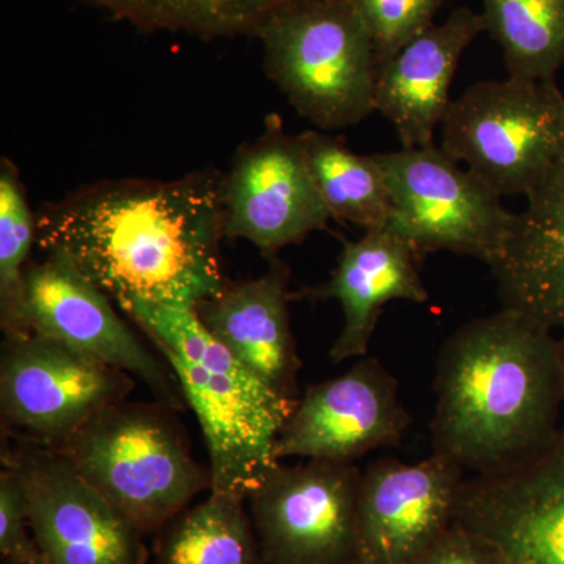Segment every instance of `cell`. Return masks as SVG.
Listing matches in <instances>:
<instances>
[{
    "label": "cell",
    "mask_w": 564,
    "mask_h": 564,
    "mask_svg": "<svg viewBox=\"0 0 564 564\" xmlns=\"http://www.w3.org/2000/svg\"><path fill=\"white\" fill-rule=\"evenodd\" d=\"M223 176L85 185L36 212V245L61 254L121 310L143 302L195 310L226 284Z\"/></svg>",
    "instance_id": "obj_1"
},
{
    "label": "cell",
    "mask_w": 564,
    "mask_h": 564,
    "mask_svg": "<svg viewBox=\"0 0 564 564\" xmlns=\"http://www.w3.org/2000/svg\"><path fill=\"white\" fill-rule=\"evenodd\" d=\"M436 397L433 454L469 475L524 462L563 426L560 340L552 329L503 307L475 318L441 350Z\"/></svg>",
    "instance_id": "obj_2"
},
{
    "label": "cell",
    "mask_w": 564,
    "mask_h": 564,
    "mask_svg": "<svg viewBox=\"0 0 564 564\" xmlns=\"http://www.w3.org/2000/svg\"><path fill=\"white\" fill-rule=\"evenodd\" d=\"M122 313L172 367L207 452L209 492L248 500L274 466L276 444L296 400L281 395L237 361L195 310L137 302Z\"/></svg>",
    "instance_id": "obj_3"
},
{
    "label": "cell",
    "mask_w": 564,
    "mask_h": 564,
    "mask_svg": "<svg viewBox=\"0 0 564 564\" xmlns=\"http://www.w3.org/2000/svg\"><path fill=\"white\" fill-rule=\"evenodd\" d=\"M166 404L120 402L99 411L58 452L141 533L185 510L210 475L195 462Z\"/></svg>",
    "instance_id": "obj_4"
},
{
    "label": "cell",
    "mask_w": 564,
    "mask_h": 564,
    "mask_svg": "<svg viewBox=\"0 0 564 564\" xmlns=\"http://www.w3.org/2000/svg\"><path fill=\"white\" fill-rule=\"evenodd\" d=\"M256 39L269 79L317 128H351L373 113L380 66L351 0H296Z\"/></svg>",
    "instance_id": "obj_5"
},
{
    "label": "cell",
    "mask_w": 564,
    "mask_h": 564,
    "mask_svg": "<svg viewBox=\"0 0 564 564\" xmlns=\"http://www.w3.org/2000/svg\"><path fill=\"white\" fill-rule=\"evenodd\" d=\"M441 148L500 196L530 195L564 158V96L555 80L478 82L452 101Z\"/></svg>",
    "instance_id": "obj_6"
},
{
    "label": "cell",
    "mask_w": 564,
    "mask_h": 564,
    "mask_svg": "<svg viewBox=\"0 0 564 564\" xmlns=\"http://www.w3.org/2000/svg\"><path fill=\"white\" fill-rule=\"evenodd\" d=\"M377 155L391 193L389 229L419 258L448 251L492 265L502 254L514 214L481 177L443 148H402Z\"/></svg>",
    "instance_id": "obj_7"
},
{
    "label": "cell",
    "mask_w": 564,
    "mask_h": 564,
    "mask_svg": "<svg viewBox=\"0 0 564 564\" xmlns=\"http://www.w3.org/2000/svg\"><path fill=\"white\" fill-rule=\"evenodd\" d=\"M135 378L69 345L6 334L0 352L3 429L58 451L104 408L124 402Z\"/></svg>",
    "instance_id": "obj_8"
},
{
    "label": "cell",
    "mask_w": 564,
    "mask_h": 564,
    "mask_svg": "<svg viewBox=\"0 0 564 564\" xmlns=\"http://www.w3.org/2000/svg\"><path fill=\"white\" fill-rule=\"evenodd\" d=\"M113 303L68 259L46 254L25 269L20 310L3 334H36L69 345L139 378L163 404L181 410L185 400L172 367L141 343Z\"/></svg>",
    "instance_id": "obj_9"
},
{
    "label": "cell",
    "mask_w": 564,
    "mask_h": 564,
    "mask_svg": "<svg viewBox=\"0 0 564 564\" xmlns=\"http://www.w3.org/2000/svg\"><path fill=\"white\" fill-rule=\"evenodd\" d=\"M361 474L321 459L274 466L247 500L265 564H356Z\"/></svg>",
    "instance_id": "obj_10"
},
{
    "label": "cell",
    "mask_w": 564,
    "mask_h": 564,
    "mask_svg": "<svg viewBox=\"0 0 564 564\" xmlns=\"http://www.w3.org/2000/svg\"><path fill=\"white\" fill-rule=\"evenodd\" d=\"M225 239L247 240L265 258L303 242L332 220L317 191L302 140L284 131L280 117L245 143L223 176Z\"/></svg>",
    "instance_id": "obj_11"
},
{
    "label": "cell",
    "mask_w": 564,
    "mask_h": 564,
    "mask_svg": "<svg viewBox=\"0 0 564 564\" xmlns=\"http://www.w3.org/2000/svg\"><path fill=\"white\" fill-rule=\"evenodd\" d=\"M454 522L502 564H564V423L514 466L464 478Z\"/></svg>",
    "instance_id": "obj_12"
},
{
    "label": "cell",
    "mask_w": 564,
    "mask_h": 564,
    "mask_svg": "<svg viewBox=\"0 0 564 564\" xmlns=\"http://www.w3.org/2000/svg\"><path fill=\"white\" fill-rule=\"evenodd\" d=\"M28 494L44 564H144V534L54 448L24 443L7 455Z\"/></svg>",
    "instance_id": "obj_13"
},
{
    "label": "cell",
    "mask_w": 564,
    "mask_h": 564,
    "mask_svg": "<svg viewBox=\"0 0 564 564\" xmlns=\"http://www.w3.org/2000/svg\"><path fill=\"white\" fill-rule=\"evenodd\" d=\"M410 425L395 378L377 358H364L296 400L282 426L276 456L280 462L355 463L375 448L399 444Z\"/></svg>",
    "instance_id": "obj_14"
},
{
    "label": "cell",
    "mask_w": 564,
    "mask_h": 564,
    "mask_svg": "<svg viewBox=\"0 0 564 564\" xmlns=\"http://www.w3.org/2000/svg\"><path fill=\"white\" fill-rule=\"evenodd\" d=\"M466 475L436 454L415 464H369L356 505V564H413L454 524Z\"/></svg>",
    "instance_id": "obj_15"
},
{
    "label": "cell",
    "mask_w": 564,
    "mask_h": 564,
    "mask_svg": "<svg viewBox=\"0 0 564 564\" xmlns=\"http://www.w3.org/2000/svg\"><path fill=\"white\" fill-rule=\"evenodd\" d=\"M419 262L413 248L389 229L367 231L361 239L344 242L328 281L292 293V300H336L343 307L344 325L329 356L336 364L361 358L369 351L386 304L429 302Z\"/></svg>",
    "instance_id": "obj_16"
},
{
    "label": "cell",
    "mask_w": 564,
    "mask_h": 564,
    "mask_svg": "<svg viewBox=\"0 0 564 564\" xmlns=\"http://www.w3.org/2000/svg\"><path fill=\"white\" fill-rule=\"evenodd\" d=\"M252 280L226 282L217 295L195 307L207 329L237 361L273 391L299 400L302 361L289 317V267L280 259Z\"/></svg>",
    "instance_id": "obj_17"
},
{
    "label": "cell",
    "mask_w": 564,
    "mask_h": 564,
    "mask_svg": "<svg viewBox=\"0 0 564 564\" xmlns=\"http://www.w3.org/2000/svg\"><path fill=\"white\" fill-rule=\"evenodd\" d=\"M485 32L480 13L462 7L411 41L378 73L375 111L391 122L403 148L434 144L451 107V87L464 52Z\"/></svg>",
    "instance_id": "obj_18"
},
{
    "label": "cell",
    "mask_w": 564,
    "mask_h": 564,
    "mask_svg": "<svg viewBox=\"0 0 564 564\" xmlns=\"http://www.w3.org/2000/svg\"><path fill=\"white\" fill-rule=\"evenodd\" d=\"M503 310L544 328L564 326V158L514 214L500 258L491 265Z\"/></svg>",
    "instance_id": "obj_19"
},
{
    "label": "cell",
    "mask_w": 564,
    "mask_h": 564,
    "mask_svg": "<svg viewBox=\"0 0 564 564\" xmlns=\"http://www.w3.org/2000/svg\"><path fill=\"white\" fill-rule=\"evenodd\" d=\"M299 137L332 218L358 226L364 232L386 228L391 217V193L377 155L356 154L343 141L318 131Z\"/></svg>",
    "instance_id": "obj_20"
},
{
    "label": "cell",
    "mask_w": 564,
    "mask_h": 564,
    "mask_svg": "<svg viewBox=\"0 0 564 564\" xmlns=\"http://www.w3.org/2000/svg\"><path fill=\"white\" fill-rule=\"evenodd\" d=\"M247 500L209 492L166 527L159 564H265Z\"/></svg>",
    "instance_id": "obj_21"
},
{
    "label": "cell",
    "mask_w": 564,
    "mask_h": 564,
    "mask_svg": "<svg viewBox=\"0 0 564 564\" xmlns=\"http://www.w3.org/2000/svg\"><path fill=\"white\" fill-rule=\"evenodd\" d=\"M113 20L150 32L198 39L256 36L263 22L296 0H85Z\"/></svg>",
    "instance_id": "obj_22"
},
{
    "label": "cell",
    "mask_w": 564,
    "mask_h": 564,
    "mask_svg": "<svg viewBox=\"0 0 564 564\" xmlns=\"http://www.w3.org/2000/svg\"><path fill=\"white\" fill-rule=\"evenodd\" d=\"M485 31L503 52L508 77L555 80L564 65V0H481Z\"/></svg>",
    "instance_id": "obj_23"
},
{
    "label": "cell",
    "mask_w": 564,
    "mask_h": 564,
    "mask_svg": "<svg viewBox=\"0 0 564 564\" xmlns=\"http://www.w3.org/2000/svg\"><path fill=\"white\" fill-rule=\"evenodd\" d=\"M36 243V214L28 202L20 170L0 162V325L9 329L20 310L29 256Z\"/></svg>",
    "instance_id": "obj_24"
},
{
    "label": "cell",
    "mask_w": 564,
    "mask_h": 564,
    "mask_svg": "<svg viewBox=\"0 0 564 564\" xmlns=\"http://www.w3.org/2000/svg\"><path fill=\"white\" fill-rule=\"evenodd\" d=\"M445 0H351L383 68L411 41L432 28Z\"/></svg>",
    "instance_id": "obj_25"
},
{
    "label": "cell",
    "mask_w": 564,
    "mask_h": 564,
    "mask_svg": "<svg viewBox=\"0 0 564 564\" xmlns=\"http://www.w3.org/2000/svg\"><path fill=\"white\" fill-rule=\"evenodd\" d=\"M0 556L6 563L44 564L32 533L24 484L10 464H3L0 474Z\"/></svg>",
    "instance_id": "obj_26"
},
{
    "label": "cell",
    "mask_w": 564,
    "mask_h": 564,
    "mask_svg": "<svg viewBox=\"0 0 564 564\" xmlns=\"http://www.w3.org/2000/svg\"><path fill=\"white\" fill-rule=\"evenodd\" d=\"M413 564L502 563L484 541L454 522Z\"/></svg>",
    "instance_id": "obj_27"
},
{
    "label": "cell",
    "mask_w": 564,
    "mask_h": 564,
    "mask_svg": "<svg viewBox=\"0 0 564 564\" xmlns=\"http://www.w3.org/2000/svg\"><path fill=\"white\" fill-rule=\"evenodd\" d=\"M563 339L560 340V348H562L563 375H564V326L562 328Z\"/></svg>",
    "instance_id": "obj_28"
},
{
    "label": "cell",
    "mask_w": 564,
    "mask_h": 564,
    "mask_svg": "<svg viewBox=\"0 0 564 564\" xmlns=\"http://www.w3.org/2000/svg\"><path fill=\"white\" fill-rule=\"evenodd\" d=\"M3 564H14V563H3Z\"/></svg>",
    "instance_id": "obj_29"
}]
</instances>
